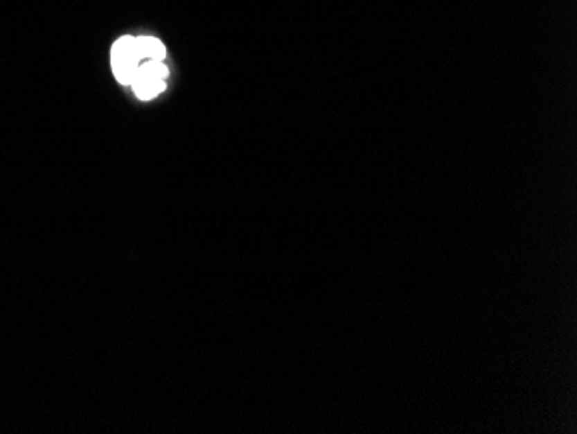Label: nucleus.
Listing matches in <instances>:
<instances>
[{
    "label": "nucleus",
    "mask_w": 577,
    "mask_h": 434,
    "mask_svg": "<svg viewBox=\"0 0 577 434\" xmlns=\"http://www.w3.org/2000/svg\"><path fill=\"white\" fill-rule=\"evenodd\" d=\"M135 42H137V49L142 61H164V58H166V49H164V45L157 38L139 37L135 38Z\"/></svg>",
    "instance_id": "f257e3e1"
},
{
    "label": "nucleus",
    "mask_w": 577,
    "mask_h": 434,
    "mask_svg": "<svg viewBox=\"0 0 577 434\" xmlns=\"http://www.w3.org/2000/svg\"><path fill=\"white\" fill-rule=\"evenodd\" d=\"M134 87V92L137 94L139 99L149 101L152 97L159 96L164 89H166V82L164 80H147V78H135V82L132 83Z\"/></svg>",
    "instance_id": "f03ea898"
}]
</instances>
